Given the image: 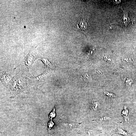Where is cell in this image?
I'll return each instance as SVG.
<instances>
[{
	"label": "cell",
	"instance_id": "1",
	"mask_svg": "<svg viewBox=\"0 0 136 136\" xmlns=\"http://www.w3.org/2000/svg\"><path fill=\"white\" fill-rule=\"evenodd\" d=\"M35 59V57L30 53L26 57L25 63L28 69H30Z\"/></svg>",
	"mask_w": 136,
	"mask_h": 136
},
{
	"label": "cell",
	"instance_id": "2",
	"mask_svg": "<svg viewBox=\"0 0 136 136\" xmlns=\"http://www.w3.org/2000/svg\"><path fill=\"white\" fill-rule=\"evenodd\" d=\"M78 28L82 31H85L87 28L88 25L87 21L84 19H80L77 23Z\"/></svg>",
	"mask_w": 136,
	"mask_h": 136
},
{
	"label": "cell",
	"instance_id": "3",
	"mask_svg": "<svg viewBox=\"0 0 136 136\" xmlns=\"http://www.w3.org/2000/svg\"><path fill=\"white\" fill-rule=\"evenodd\" d=\"M100 104L99 102L96 100H93L90 104V110L92 111H96L99 108Z\"/></svg>",
	"mask_w": 136,
	"mask_h": 136
},
{
	"label": "cell",
	"instance_id": "4",
	"mask_svg": "<svg viewBox=\"0 0 136 136\" xmlns=\"http://www.w3.org/2000/svg\"><path fill=\"white\" fill-rule=\"evenodd\" d=\"M130 22L129 18L127 14L124 13V15L123 17L122 22L124 27L127 26Z\"/></svg>",
	"mask_w": 136,
	"mask_h": 136
},
{
	"label": "cell",
	"instance_id": "5",
	"mask_svg": "<svg viewBox=\"0 0 136 136\" xmlns=\"http://www.w3.org/2000/svg\"><path fill=\"white\" fill-rule=\"evenodd\" d=\"M114 133L122 135L124 136H128L129 133L121 128L119 127L115 130Z\"/></svg>",
	"mask_w": 136,
	"mask_h": 136
},
{
	"label": "cell",
	"instance_id": "6",
	"mask_svg": "<svg viewBox=\"0 0 136 136\" xmlns=\"http://www.w3.org/2000/svg\"><path fill=\"white\" fill-rule=\"evenodd\" d=\"M128 113V111L127 108V107L124 106V110L123 111L122 113V115L123 116L124 120L126 121L128 120V118L127 115Z\"/></svg>",
	"mask_w": 136,
	"mask_h": 136
},
{
	"label": "cell",
	"instance_id": "7",
	"mask_svg": "<svg viewBox=\"0 0 136 136\" xmlns=\"http://www.w3.org/2000/svg\"><path fill=\"white\" fill-rule=\"evenodd\" d=\"M41 59L48 68H52L53 67L52 64L47 59L42 58Z\"/></svg>",
	"mask_w": 136,
	"mask_h": 136
},
{
	"label": "cell",
	"instance_id": "8",
	"mask_svg": "<svg viewBox=\"0 0 136 136\" xmlns=\"http://www.w3.org/2000/svg\"><path fill=\"white\" fill-rule=\"evenodd\" d=\"M47 75L48 73L46 72L37 77L35 79L38 81H43Z\"/></svg>",
	"mask_w": 136,
	"mask_h": 136
},
{
	"label": "cell",
	"instance_id": "9",
	"mask_svg": "<svg viewBox=\"0 0 136 136\" xmlns=\"http://www.w3.org/2000/svg\"><path fill=\"white\" fill-rule=\"evenodd\" d=\"M123 78H124V81H125L126 84L127 85L129 86L131 85L133 82V80L132 79L128 78H126V79L125 77Z\"/></svg>",
	"mask_w": 136,
	"mask_h": 136
},
{
	"label": "cell",
	"instance_id": "10",
	"mask_svg": "<svg viewBox=\"0 0 136 136\" xmlns=\"http://www.w3.org/2000/svg\"><path fill=\"white\" fill-rule=\"evenodd\" d=\"M2 79L5 82H7L8 81H9L10 79V77L8 76L7 74H5L3 75Z\"/></svg>",
	"mask_w": 136,
	"mask_h": 136
},
{
	"label": "cell",
	"instance_id": "11",
	"mask_svg": "<svg viewBox=\"0 0 136 136\" xmlns=\"http://www.w3.org/2000/svg\"><path fill=\"white\" fill-rule=\"evenodd\" d=\"M104 93L107 96L110 97H116L115 95L113 93L108 91H104Z\"/></svg>",
	"mask_w": 136,
	"mask_h": 136
},
{
	"label": "cell",
	"instance_id": "12",
	"mask_svg": "<svg viewBox=\"0 0 136 136\" xmlns=\"http://www.w3.org/2000/svg\"><path fill=\"white\" fill-rule=\"evenodd\" d=\"M111 119V118L108 116H105L100 118V120L101 121H106L109 120Z\"/></svg>",
	"mask_w": 136,
	"mask_h": 136
},
{
	"label": "cell",
	"instance_id": "13",
	"mask_svg": "<svg viewBox=\"0 0 136 136\" xmlns=\"http://www.w3.org/2000/svg\"><path fill=\"white\" fill-rule=\"evenodd\" d=\"M55 110L54 108L53 109L52 111L50 114L49 117L50 119H52V118L55 117Z\"/></svg>",
	"mask_w": 136,
	"mask_h": 136
},
{
	"label": "cell",
	"instance_id": "14",
	"mask_svg": "<svg viewBox=\"0 0 136 136\" xmlns=\"http://www.w3.org/2000/svg\"><path fill=\"white\" fill-rule=\"evenodd\" d=\"M54 124L53 123L52 121L50 122L48 124V129L49 130L52 127Z\"/></svg>",
	"mask_w": 136,
	"mask_h": 136
},
{
	"label": "cell",
	"instance_id": "15",
	"mask_svg": "<svg viewBox=\"0 0 136 136\" xmlns=\"http://www.w3.org/2000/svg\"><path fill=\"white\" fill-rule=\"evenodd\" d=\"M84 79L86 80H89V76L87 74H85L84 75Z\"/></svg>",
	"mask_w": 136,
	"mask_h": 136
}]
</instances>
